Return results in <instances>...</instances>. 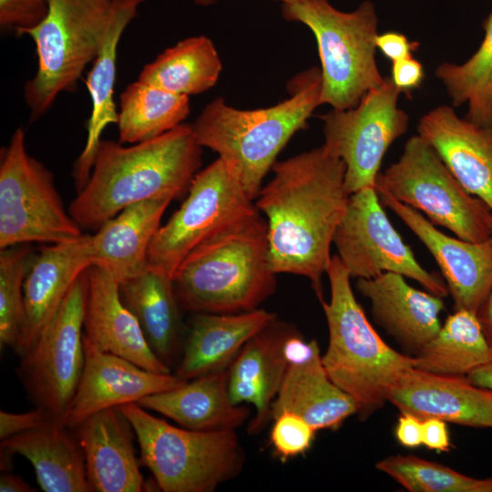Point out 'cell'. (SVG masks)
I'll return each instance as SVG.
<instances>
[{
    "instance_id": "obj_27",
    "label": "cell",
    "mask_w": 492,
    "mask_h": 492,
    "mask_svg": "<svg viewBox=\"0 0 492 492\" xmlns=\"http://www.w3.org/2000/svg\"><path fill=\"white\" fill-rule=\"evenodd\" d=\"M137 404L173 420L181 427L197 431L235 430L250 415L248 408L235 405L231 399L228 368L148 395Z\"/></svg>"
},
{
    "instance_id": "obj_34",
    "label": "cell",
    "mask_w": 492,
    "mask_h": 492,
    "mask_svg": "<svg viewBox=\"0 0 492 492\" xmlns=\"http://www.w3.org/2000/svg\"><path fill=\"white\" fill-rule=\"evenodd\" d=\"M485 36L477 52L465 63L444 62L436 69L454 107L466 103V119L492 127V13L484 24Z\"/></svg>"
},
{
    "instance_id": "obj_33",
    "label": "cell",
    "mask_w": 492,
    "mask_h": 492,
    "mask_svg": "<svg viewBox=\"0 0 492 492\" xmlns=\"http://www.w3.org/2000/svg\"><path fill=\"white\" fill-rule=\"evenodd\" d=\"M190 114L189 96L135 81L120 95L119 142L136 144L155 138L179 126Z\"/></svg>"
},
{
    "instance_id": "obj_28",
    "label": "cell",
    "mask_w": 492,
    "mask_h": 492,
    "mask_svg": "<svg viewBox=\"0 0 492 492\" xmlns=\"http://www.w3.org/2000/svg\"><path fill=\"white\" fill-rule=\"evenodd\" d=\"M71 432L61 419L52 418L37 428L1 440V450L29 460L46 492H90L84 454Z\"/></svg>"
},
{
    "instance_id": "obj_29",
    "label": "cell",
    "mask_w": 492,
    "mask_h": 492,
    "mask_svg": "<svg viewBox=\"0 0 492 492\" xmlns=\"http://www.w3.org/2000/svg\"><path fill=\"white\" fill-rule=\"evenodd\" d=\"M358 411L355 400L328 376L319 349L308 359L289 364L272 402L271 418L290 412L316 430H336Z\"/></svg>"
},
{
    "instance_id": "obj_4",
    "label": "cell",
    "mask_w": 492,
    "mask_h": 492,
    "mask_svg": "<svg viewBox=\"0 0 492 492\" xmlns=\"http://www.w3.org/2000/svg\"><path fill=\"white\" fill-rule=\"evenodd\" d=\"M268 251L267 222L259 210L226 227L194 249L175 272L180 307L209 313L258 309L276 289Z\"/></svg>"
},
{
    "instance_id": "obj_24",
    "label": "cell",
    "mask_w": 492,
    "mask_h": 492,
    "mask_svg": "<svg viewBox=\"0 0 492 492\" xmlns=\"http://www.w3.org/2000/svg\"><path fill=\"white\" fill-rule=\"evenodd\" d=\"M275 318L259 308L238 313H194L175 375L189 381L229 368L243 345Z\"/></svg>"
},
{
    "instance_id": "obj_35",
    "label": "cell",
    "mask_w": 492,
    "mask_h": 492,
    "mask_svg": "<svg viewBox=\"0 0 492 492\" xmlns=\"http://www.w3.org/2000/svg\"><path fill=\"white\" fill-rule=\"evenodd\" d=\"M376 468L411 492H492V476L476 478L413 455H395Z\"/></svg>"
},
{
    "instance_id": "obj_9",
    "label": "cell",
    "mask_w": 492,
    "mask_h": 492,
    "mask_svg": "<svg viewBox=\"0 0 492 492\" xmlns=\"http://www.w3.org/2000/svg\"><path fill=\"white\" fill-rule=\"evenodd\" d=\"M375 188L424 212L434 225L446 228L459 239L479 242L492 236V211L463 188L418 134L406 141L397 161L379 172Z\"/></svg>"
},
{
    "instance_id": "obj_8",
    "label": "cell",
    "mask_w": 492,
    "mask_h": 492,
    "mask_svg": "<svg viewBox=\"0 0 492 492\" xmlns=\"http://www.w3.org/2000/svg\"><path fill=\"white\" fill-rule=\"evenodd\" d=\"M46 18L26 31L37 55L36 75L24 86L30 122L45 115L62 92L77 88L99 50L112 0H47Z\"/></svg>"
},
{
    "instance_id": "obj_19",
    "label": "cell",
    "mask_w": 492,
    "mask_h": 492,
    "mask_svg": "<svg viewBox=\"0 0 492 492\" xmlns=\"http://www.w3.org/2000/svg\"><path fill=\"white\" fill-rule=\"evenodd\" d=\"M72 431L83 451L92 491L150 490L136 456L135 431L118 407L91 415Z\"/></svg>"
},
{
    "instance_id": "obj_1",
    "label": "cell",
    "mask_w": 492,
    "mask_h": 492,
    "mask_svg": "<svg viewBox=\"0 0 492 492\" xmlns=\"http://www.w3.org/2000/svg\"><path fill=\"white\" fill-rule=\"evenodd\" d=\"M254 203L266 216L273 272L306 277L318 299L330 249L349 199L344 162L324 146L275 162Z\"/></svg>"
},
{
    "instance_id": "obj_26",
    "label": "cell",
    "mask_w": 492,
    "mask_h": 492,
    "mask_svg": "<svg viewBox=\"0 0 492 492\" xmlns=\"http://www.w3.org/2000/svg\"><path fill=\"white\" fill-rule=\"evenodd\" d=\"M147 0H112L109 19L91 70L85 80L91 98V115L87 122V142L73 168L77 190L87 181L103 130L118 123V112L114 102L117 73V49L128 25L137 16L138 9Z\"/></svg>"
},
{
    "instance_id": "obj_6",
    "label": "cell",
    "mask_w": 492,
    "mask_h": 492,
    "mask_svg": "<svg viewBox=\"0 0 492 492\" xmlns=\"http://www.w3.org/2000/svg\"><path fill=\"white\" fill-rule=\"evenodd\" d=\"M139 446V463L164 492H211L241 471L245 454L236 430L174 426L137 403L118 406Z\"/></svg>"
},
{
    "instance_id": "obj_37",
    "label": "cell",
    "mask_w": 492,
    "mask_h": 492,
    "mask_svg": "<svg viewBox=\"0 0 492 492\" xmlns=\"http://www.w3.org/2000/svg\"><path fill=\"white\" fill-rule=\"evenodd\" d=\"M272 420L270 441L275 456L282 462L302 455L311 447L317 430L302 417L283 412Z\"/></svg>"
},
{
    "instance_id": "obj_46",
    "label": "cell",
    "mask_w": 492,
    "mask_h": 492,
    "mask_svg": "<svg viewBox=\"0 0 492 492\" xmlns=\"http://www.w3.org/2000/svg\"><path fill=\"white\" fill-rule=\"evenodd\" d=\"M466 377L471 383L492 391V363L476 368Z\"/></svg>"
},
{
    "instance_id": "obj_31",
    "label": "cell",
    "mask_w": 492,
    "mask_h": 492,
    "mask_svg": "<svg viewBox=\"0 0 492 492\" xmlns=\"http://www.w3.org/2000/svg\"><path fill=\"white\" fill-rule=\"evenodd\" d=\"M489 363H492V348L477 313L456 310L415 355L414 367L438 374L466 376Z\"/></svg>"
},
{
    "instance_id": "obj_40",
    "label": "cell",
    "mask_w": 492,
    "mask_h": 492,
    "mask_svg": "<svg viewBox=\"0 0 492 492\" xmlns=\"http://www.w3.org/2000/svg\"><path fill=\"white\" fill-rule=\"evenodd\" d=\"M391 72L394 84L405 94L419 87L425 77L423 65L413 56L393 62Z\"/></svg>"
},
{
    "instance_id": "obj_36",
    "label": "cell",
    "mask_w": 492,
    "mask_h": 492,
    "mask_svg": "<svg viewBox=\"0 0 492 492\" xmlns=\"http://www.w3.org/2000/svg\"><path fill=\"white\" fill-rule=\"evenodd\" d=\"M30 265L29 249L15 245L0 252V345L15 349L25 318L24 282Z\"/></svg>"
},
{
    "instance_id": "obj_2",
    "label": "cell",
    "mask_w": 492,
    "mask_h": 492,
    "mask_svg": "<svg viewBox=\"0 0 492 492\" xmlns=\"http://www.w3.org/2000/svg\"><path fill=\"white\" fill-rule=\"evenodd\" d=\"M191 125L180 124L146 141L99 142L90 176L68 211L81 229L97 230L134 203L188 192L201 165Z\"/></svg>"
},
{
    "instance_id": "obj_10",
    "label": "cell",
    "mask_w": 492,
    "mask_h": 492,
    "mask_svg": "<svg viewBox=\"0 0 492 492\" xmlns=\"http://www.w3.org/2000/svg\"><path fill=\"white\" fill-rule=\"evenodd\" d=\"M83 234L65 209L52 172L27 153L25 131L17 128L1 155L0 249L67 242Z\"/></svg>"
},
{
    "instance_id": "obj_41",
    "label": "cell",
    "mask_w": 492,
    "mask_h": 492,
    "mask_svg": "<svg viewBox=\"0 0 492 492\" xmlns=\"http://www.w3.org/2000/svg\"><path fill=\"white\" fill-rule=\"evenodd\" d=\"M375 43L392 63L413 56L419 46L418 42L409 41L405 35L393 31L378 34Z\"/></svg>"
},
{
    "instance_id": "obj_3",
    "label": "cell",
    "mask_w": 492,
    "mask_h": 492,
    "mask_svg": "<svg viewBox=\"0 0 492 492\" xmlns=\"http://www.w3.org/2000/svg\"><path fill=\"white\" fill-rule=\"evenodd\" d=\"M288 88L289 98L253 110L236 109L218 97L191 124L199 144L219 155L252 200L279 152L295 132L307 126V119L321 106V69L300 73Z\"/></svg>"
},
{
    "instance_id": "obj_20",
    "label": "cell",
    "mask_w": 492,
    "mask_h": 492,
    "mask_svg": "<svg viewBox=\"0 0 492 492\" xmlns=\"http://www.w3.org/2000/svg\"><path fill=\"white\" fill-rule=\"evenodd\" d=\"M92 265L90 234L40 249L24 282V325L15 349L20 356L56 313L77 278Z\"/></svg>"
},
{
    "instance_id": "obj_39",
    "label": "cell",
    "mask_w": 492,
    "mask_h": 492,
    "mask_svg": "<svg viewBox=\"0 0 492 492\" xmlns=\"http://www.w3.org/2000/svg\"><path fill=\"white\" fill-rule=\"evenodd\" d=\"M52 418L56 417L40 407L18 414L2 410L0 412V438L4 440L33 430L45 425Z\"/></svg>"
},
{
    "instance_id": "obj_14",
    "label": "cell",
    "mask_w": 492,
    "mask_h": 492,
    "mask_svg": "<svg viewBox=\"0 0 492 492\" xmlns=\"http://www.w3.org/2000/svg\"><path fill=\"white\" fill-rule=\"evenodd\" d=\"M337 255L351 278L372 279L395 272L419 282L427 292L446 297V283L427 272L388 220L375 188L349 196L333 235Z\"/></svg>"
},
{
    "instance_id": "obj_13",
    "label": "cell",
    "mask_w": 492,
    "mask_h": 492,
    "mask_svg": "<svg viewBox=\"0 0 492 492\" xmlns=\"http://www.w3.org/2000/svg\"><path fill=\"white\" fill-rule=\"evenodd\" d=\"M400 93L391 77H386L354 108H333L319 117L323 122V145L344 162L349 195L375 188L384 154L407 131L409 116L397 106Z\"/></svg>"
},
{
    "instance_id": "obj_32",
    "label": "cell",
    "mask_w": 492,
    "mask_h": 492,
    "mask_svg": "<svg viewBox=\"0 0 492 492\" xmlns=\"http://www.w3.org/2000/svg\"><path fill=\"white\" fill-rule=\"evenodd\" d=\"M222 69L211 40L191 36L166 49L146 65L138 80L179 95H196L212 87Z\"/></svg>"
},
{
    "instance_id": "obj_22",
    "label": "cell",
    "mask_w": 492,
    "mask_h": 492,
    "mask_svg": "<svg viewBox=\"0 0 492 492\" xmlns=\"http://www.w3.org/2000/svg\"><path fill=\"white\" fill-rule=\"evenodd\" d=\"M295 330L273 319L243 345L228 368L231 401L255 408L248 428L251 434L260 433L271 418L272 402L289 366L284 344Z\"/></svg>"
},
{
    "instance_id": "obj_18",
    "label": "cell",
    "mask_w": 492,
    "mask_h": 492,
    "mask_svg": "<svg viewBox=\"0 0 492 492\" xmlns=\"http://www.w3.org/2000/svg\"><path fill=\"white\" fill-rule=\"evenodd\" d=\"M417 133L463 188L492 211V127L477 126L441 105L419 119Z\"/></svg>"
},
{
    "instance_id": "obj_21",
    "label": "cell",
    "mask_w": 492,
    "mask_h": 492,
    "mask_svg": "<svg viewBox=\"0 0 492 492\" xmlns=\"http://www.w3.org/2000/svg\"><path fill=\"white\" fill-rule=\"evenodd\" d=\"M84 340L99 350L159 374H170L149 345L139 323L123 302L119 284L97 266L87 270Z\"/></svg>"
},
{
    "instance_id": "obj_12",
    "label": "cell",
    "mask_w": 492,
    "mask_h": 492,
    "mask_svg": "<svg viewBox=\"0 0 492 492\" xmlns=\"http://www.w3.org/2000/svg\"><path fill=\"white\" fill-rule=\"evenodd\" d=\"M87 270L77 278L56 313L21 355L16 371L34 405L58 419L77 390L85 364Z\"/></svg>"
},
{
    "instance_id": "obj_42",
    "label": "cell",
    "mask_w": 492,
    "mask_h": 492,
    "mask_svg": "<svg viewBox=\"0 0 492 492\" xmlns=\"http://www.w3.org/2000/svg\"><path fill=\"white\" fill-rule=\"evenodd\" d=\"M422 445L431 450L448 452L451 445L446 422L435 417L423 420Z\"/></svg>"
},
{
    "instance_id": "obj_17",
    "label": "cell",
    "mask_w": 492,
    "mask_h": 492,
    "mask_svg": "<svg viewBox=\"0 0 492 492\" xmlns=\"http://www.w3.org/2000/svg\"><path fill=\"white\" fill-rule=\"evenodd\" d=\"M400 413L425 420L492 429V391L466 376L446 375L415 367L405 371L388 395Z\"/></svg>"
},
{
    "instance_id": "obj_47",
    "label": "cell",
    "mask_w": 492,
    "mask_h": 492,
    "mask_svg": "<svg viewBox=\"0 0 492 492\" xmlns=\"http://www.w3.org/2000/svg\"><path fill=\"white\" fill-rule=\"evenodd\" d=\"M195 3L199 5H210L211 4H213L215 2V0H194ZM281 1L282 3H284V2H287V1H290V0H279Z\"/></svg>"
},
{
    "instance_id": "obj_43",
    "label": "cell",
    "mask_w": 492,
    "mask_h": 492,
    "mask_svg": "<svg viewBox=\"0 0 492 492\" xmlns=\"http://www.w3.org/2000/svg\"><path fill=\"white\" fill-rule=\"evenodd\" d=\"M395 434L402 446L417 447L422 445L423 420L411 414L400 413Z\"/></svg>"
},
{
    "instance_id": "obj_16",
    "label": "cell",
    "mask_w": 492,
    "mask_h": 492,
    "mask_svg": "<svg viewBox=\"0 0 492 492\" xmlns=\"http://www.w3.org/2000/svg\"><path fill=\"white\" fill-rule=\"evenodd\" d=\"M85 364L77 390L61 421L69 429L104 409L138 403L144 397L176 388L186 381L175 374L146 370L84 340Z\"/></svg>"
},
{
    "instance_id": "obj_11",
    "label": "cell",
    "mask_w": 492,
    "mask_h": 492,
    "mask_svg": "<svg viewBox=\"0 0 492 492\" xmlns=\"http://www.w3.org/2000/svg\"><path fill=\"white\" fill-rule=\"evenodd\" d=\"M258 210L218 158L193 178L188 196L149 244V268L169 277L201 243Z\"/></svg>"
},
{
    "instance_id": "obj_44",
    "label": "cell",
    "mask_w": 492,
    "mask_h": 492,
    "mask_svg": "<svg viewBox=\"0 0 492 492\" xmlns=\"http://www.w3.org/2000/svg\"><path fill=\"white\" fill-rule=\"evenodd\" d=\"M477 316L484 335L492 348V289L479 306Z\"/></svg>"
},
{
    "instance_id": "obj_38",
    "label": "cell",
    "mask_w": 492,
    "mask_h": 492,
    "mask_svg": "<svg viewBox=\"0 0 492 492\" xmlns=\"http://www.w3.org/2000/svg\"><path fill=\"white\" fill-rule=\"evenodd\" d=\"M47 12V0H0V27L24 36L37 26Z\"/></svg>"
},
{
    "instance_id": "obj_15",
    "label": "cell",
    "mask_w": 492,
    "mask_h": 492,
    "mask_svg": "<svg viewBox=\"0 0 492 492\" xmlns=\"http://www.w3.org/2000/svg\"><path fill=\"white\" fill-rule=\"evenodd\" d=\"M381 204L394 211L424 243L446 280L455 310L475 313L492 289V236L472 242L450 237L417 210L375 188Z\"/></svg>"
},
{
    "instance_id": "obj_45",
    "label": "cell",
    "mask_w": 492,
    "mask_h": 492,
    "mask_svg": "<svg viewBox=\"0 0 492 492\" xmlns=\"http://www.w3.org/2000/svg\"><path fill=\"white\" fill-rule=\"evenodd\" d=\"M1 492H33L36 491L21 477L4 471L0 477Z\"/></svg>"
},
{
    "instance_id": "obj_7",
    "label": "cell",
    "mask_w": 492,
    "mask_h": 492,
    "mask_svg": "<svg viewBox=\"0 0 492 492\" xmlns=\"http://www.w3.org/2000/svg\"><path fill=\"white\" fill-rule=\"evenodd\" d=\"M285 19L306 25L313 33L321 60V105L349 109L384 78L375 60L378 17L374 4L364 1L353 12L334 8L328 0L282 3Z\"/></svg>"
},
{
    "instance_id": "obj_30",
    "label": "cell",
    "mask_w": 492,
    "mask_h": 492,
    "mask_svg": "<svg viewBox=\"0 0 492 492\" xmlns=\"http://www.w3.org/2000/svg\"><path fill=\"white\" fill-rule=\"evenodd\" d=\"M119 292L152 351L169 367L181 343V307L172 278L148 268L121 282Z\"/></svg>"
},
{
    "instance_id": "obj_5",
    "label": "cell",
    "mask_w": 492,
    "mask_h": 492,
    "mask_svg": "<svg viewBox=\"0 0 492 492\" xmlns=\"http://www.w3.org/2000/svg\"><path fill=\"white\" fill-rule=\"evenodd\" d=\"M326 274L331 297L321 304L329 343L323 364L330 379L355 400L357 415L364 420L387 402L403 374L415 366V357L391 348L373 328L337 254L332 256Z\"/></svg>"
},
{
    "instance_id": "obj_23",
    "label": "cell",
    "mask_w": 492,
    "mask_h": 492,
    "mask_svg": "<svg viewBox=\"0 0 492 492\" xmlns=\"http://www.w3.org/2000/svg\"><path fill=\"white\" fill-rule=\"evenodd\" d=\"M356 287L370 301L375 322L415 354L442 326L443 297L413 288L401 274L384 272L357 279Z\"/></svg>"
},
{
    "instance_id": "obj_25",
    "label": "cell",
    "mask_w": 492,
    "mask_h": 492,
    "mask_svg": "<svg viewBox=\"0 0 492 492\" xmlns=\"http://www.w3.org/2000/svg\"><path fill=\"white\" fill-rule=\"evenodd\" d=\"M172 199H155L129 205L91 235L92 266L121 282L149 268L148 252Z\"/></svg>"
}]
</instances>
